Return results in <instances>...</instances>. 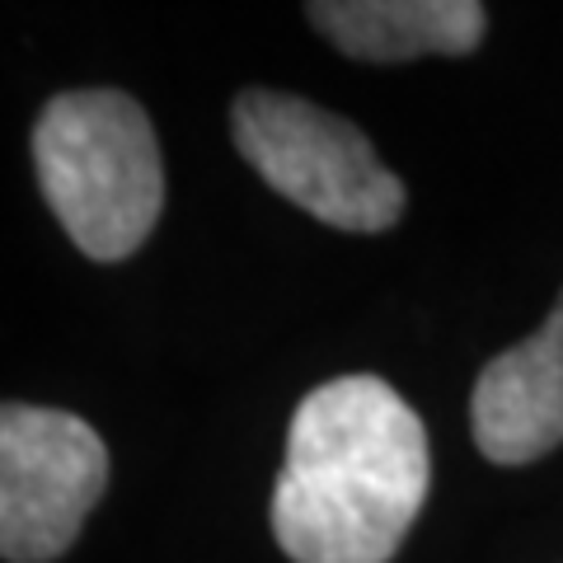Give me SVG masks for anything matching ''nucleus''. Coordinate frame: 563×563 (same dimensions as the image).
Returning a JSON list of instances; mask_svg holds the SVG:
<instances>
[{
	"label": "nucleus",
	"mask_w": 563,
	"mask_h": 563,
	"mask_svg": "<svg viewBox=\"0 0 563 563\" xmlns=\"http://www.w3.org/2000/svg\"><path fill=\"white\" fill-rule=\"evenodd\" d=\"M422 418L380 376H339L296 404L273 536L296 563H390L428 503Z\"/></svg>",
	"instance_id": "f257e3e1"
},
{
	"label": "nucleus",
	"mask_w": 563,
	"mask_h": 563,
	"mask_svg": "<svg viewBox=\"0 0 563 563\" xmlns=\"http://www.w3.org/2000/svg\"><path fill=\"white\" fill-rule=\"evenodd\" d=\"M33 169L66 235L99 263L136 254L161 221V146L146 109L122 90L52 99L33 128Z\"/></svg>",
	"instance_id": "f03ea898"
},
{
	"label": "nucleus",
	"mask_w": 563,
	"mask_h": 563,
	"mask_svg": "<svg viewBox=\"0 0 563 563\" xmlns=\"http://www.w3.org/2000/svg\"><path fill=\"white\" fill-rule=\"evenodd\" d=\"M240 155L258 179L333 231L376 235L404 217V184L357 122L301 95L244 90L231 109Z\"/></svg>",
	"instance_id": "7ed1b4c3"
},
{
	"label": "nucleus",
	"mask_w": 563,
	"mask_h": 563,
	"mask_svg": "<svg viewBox=\"0 0 563 563\" xmlns=\"http://www.w3.org/2000/svg\"><path fill=\"white\" fill-rule=\"evenodd\" d=\"M103 484L109 451L85 418L43 404H0V559H62Z\"/></svg>",
	"instance_id": "20e7f679"
},
{
	"label": "nucleus",
	"mask_w": 563,
	"mask_h": 563,
	"mask_svg": "<svg viewBox=\"0 0 563 563\" xmlns=\"http://www.w3.org/2000/svg\"><path fill=\"white\" fill-rule=\"evenodd\" d=\"M470 428L493 465H531L563 446V291L531 339L479 372Z\"/></svg>",
	"instance_id": "39448f33"
},
{
	"label": "nucleus",
	"mask_w": 563,
	"mask_h": 563,
	"mask_svg": "<svg viewBox=\"0 0 563 563\" xmlns=\"http://www.w3.org/2000/svg\"><path fill=\"white\" fill-rule=\"evenodd\" d=\"M306 14L339 52L380 66L465 57L488 29V10L479 0H324Z\"/></svg>",
	"instance_id": "423d86ee"
}]
</instances>
